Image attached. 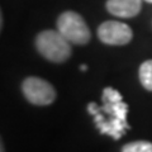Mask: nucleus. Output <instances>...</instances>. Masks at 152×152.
<instances>
[{"mask_svg": "<svg viewBox=\"0 0 152 152\" xmlns=\"http://www.w3.org/2000/svg\"><path fill=\"white\" fill-rule=\"evenodd\" d=\"M145 1H147V3H151V4H152V0H145Z\"/></svg>", "mask_w": 152, "mask_h": 152, "instance_id": "obj_11", "label": "nucleus"}, {"mask_svg": "<svg viewBox=\"0 0 152 152\" xmlns=\"http://www.w3.org/2000/svg\"><path fill=\"white\" fill-rule=\"evenodd\" d=\"M0 152H4V145H3V142H1V146H0Z\"/></svg>", "mask_w": 152, "mask_h": 152, "instance_id": "obj_10", "label": "nucleus"}, {"mask_svg": "<svg viewBox=\"0 0 152 152\" xmlns=\"http://www.w3.org/2000/svg\"><path fill=\"white\" fill-rule=\"evenodd\" d=\"M142 0H108V12L119 18H133L141 12Z\"/></svg>", "mask_w": 152, "mask_h": 152, "instance_id": "obj_6", "label": "nucleus"}, {"mask_svg": "<svg viewBox=\"0 0 152 152\" xmlns=\"http://www.w3.org/2000/svg\"><path fill=\"white\" fill-rule=\"evenodd\" d=\"M138 76L142 86L147 89L148 91H152V60L145 61L141 65Z\"/></svg>", "mask_w": 152, "mask_h": 152, "instance_id": "obj_7", "label": "nucleus"}, {"mask_svg": "<svg viewBox=\"0 0 152 152\" xmlns=\"http://www.w3.org/2000/svg\"><path fill=\"white\" fill-rule=\"evenodd\" d=\"M88 112L94 117L95 126L102 134L119 140L127 129H129L127 122L128 105L123 102L119 91L113 88H105L102 95V105L90 103Z\"/></svg>", "mask_w": 152, "mask_h": 152, "instance_id": "obj_1", "label": "nucleus"}, {"mask_svg": "<svg viewBox=\"0 0 152 152\" xmlns=\"http://www.w3.org/2000/svg\"><path fill=\"white\" fill-rule=\"evenodd\" d=\"M23 94L29 103L34 105H50L56 99V91L53 86L39 77H27L22 85Z\"/></svg>", "mask_w": 152, "mask_h": 152, "instance_id": "obj_4", "label": "nucleus"}, {"mask_svg": "<svg viewBox=\"0 0 152 152\" xmlns=\"http://www.w3.org/2000/svg\"><path fill=\"white\" fill-rule=\"evenodd\" d=\"M80 70H81V71H86L88 70V66L86 65H81V66H80Z\"/></svg>", "mask_w": 152, "mask_h": 152, "instance_id": "obj_9", "label": "nucleus"}, {"mask_svg": "<svg viewBox=\"0 0 152 152\" xmlns=\"http://www.w3.org/2000/svg\"><path fill=\"white\" fill-rule=\"evenodd\" d=\"M57 31L62 34L70 43L86 45L89 43L91 33L80 14L75 12H64L57 19Z\"/></svg>", "mask_w": 152, "mask_h": 152, "instance_id": "obj_3", "label": "nucleus"}, {"mask_svg": "<svg viewBox=\"0 0 152 152\" xmlns=\"http://www.w3.org/2000/svg\"><path fill=\"white\" fill-rule=\"evenodd\" d=\"M38 52L51 62L61 64L71 56V45L58 31H43L36 38Z\"/></svg>", "mask_w": 152, "mask_h": 152, "instance_id": "obj_2", "label": "nucleus"}, {"mask_svg": "<svg viewBox=\"0 0 152 152\" xmlns=\"http://www.w3.org/2000/svg\"><path fill=\"white\" fill-rule=\"evenodd\" d=\"M98 37L103 43L110 46H123L129 43L133 38V32L126 23L108 20L102 23L98 28Z\"/></svg>", "mask_w": 152, "mask_h": 152, "instance_id": "obj_5", "label": "nucleus"}, {"mask_svg": "<svg viewBox=\"0 0 152 152\" xmlns=\"http://www.w3.org/2000/svg\"><path fill=\"white\" fill-rule=\"evenodd\" d=\"M122 152H152V142L136 141L123 146Z\"/></svg>", "mask_w": 152, "mask_h": 152, "instance_id": "obj_8", "label": "nucleus"}]
</instances>
